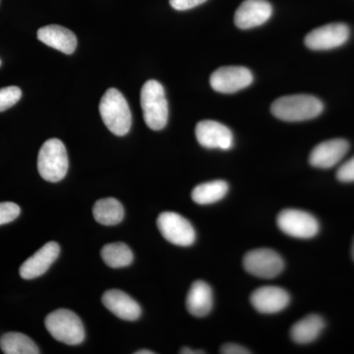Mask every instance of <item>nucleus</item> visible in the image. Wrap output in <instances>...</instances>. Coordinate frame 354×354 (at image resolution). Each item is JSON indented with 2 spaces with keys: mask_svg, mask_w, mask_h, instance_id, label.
Masks as SVG:
<instances>
[{
  "mask_svg": "<svg viewBox=\"0 0 354 354\" xmlns=\"http://www.w3.org/2000/svg\"><path fill=\"white\" fill-rule=\"evenodd\" d=\"M323 102L311 95H292L279 97L272 102V115L288 122L313 120L322 113Z\"/></svg>",
  "mask_w": 354,
  "mask_h": 354,
  "instance_id": "f257e3e1",
  "label": "nucleus"
},
{
  "mask_svg": "<svg viewBox=\"0 0 354 354\" xmlns=\"http://www.w3.org/2000/svg\"><path fill=\"white\" fill-rule=\"evenodd\" d=\"M100 113L106 127L116 136H124L129 132L132 115L124 95L118 88H111L102 95Z\"/></svg>",
  "mask_w": 354,
  "mask_h": 354,
  "instance_id": "f03ea898",
  "label": "nucleus"
},
{
  "mask_svg": "<svg viewBox=\"0 0 354 354\" xmlns=\"http://www.w3.org/2000/svg\"><path fill=\"white\" fill-rule=\"evenodd\" d=\"M141 106L147 127L156 131L164 129L169 120V104L162 84L156 80L144 84Z\"/></svg>",
  "mask_w": 354,
  "mask_h": 354,
  "instance_id": "7ed1b4c3",
  "label": "nucleus"
},
{
  "mask_svg": "<svg viewBox=\"0 0 354 354\" xmlns=\"http://www.w3.org/2000/svg\"><path fill=\"white\" fill-rule=\"evenodd\" d=\"M46 330L53 339L69 346L82 344L85 339V328L81 319L68 309L51 312L44 320Z\"/></svg>",
  "mask_w": 354,
  "mask_h": 354,
  "instance_id": "20e7f679",
  "label": "nucleus"
},
{
  "mask_svg": "<svg viewBox=\"0 0 354 354\" xmlns=\"http://www.w3.org/2000/svg\"><path fill=\"white\" fill-rule=\"evenodd\" d=\"M66 148L60 140L53 138L44 142L38 156V171L44 180L58 183L68 171Z\"/></svg>",
  "mask_w": 354,
  "mask_h": 354,
  "instance_id": "39448f33",
  "label": "nucleus"
},
{
  "mask_svg": "<svg viewBox=\"0 0 354 354\" xmlns=\"http://www.w3.org/2000/svg\"><path fill=\"white\" fill-rule=\"evenodd\" d=\"M277 223L283 234L295 239H312L318 234L320 230L315 216L301 209H283L279 214Z\"/></svg>",
  "mask_w": 354,
  "mask_h": 354,
  "instance_id": "423d86ee",
  "label": "nucleus"
},
{
  "mask_svg": "<svg viewBox=\"0 0 354 354\" xmlns=\"http://www.w3.org/2000/svg\"><path fill=\"white\" fill-rule=\"evenodd\" d=\"M243 267L254 277L269 279L276 278L283 272L285 263L276 251L269 248H259L245 254Z\"/></svg>",
  "mask_w": 354,
  "mask_h": 354,
  "instance_id": "0eeeda50",
  "label": "nucleus"
},
{
  "mask_svg": "<svg viewBox=\"0 0 354 354\" xmlns=\"http://www.w3.org/2000/svg\"><path fill=\"white\" fill-rule=\"evenodd\" d=\"M157 225L162 236L174 245L191 246L196 239V232L189 221L174 212L160 214Z\"/></svg>",
  "mask_w": 354,
  "mask_h": 354,
  "instance_id": "6e6552de",
  "label": "nucleus"
},
{
  "mask_svg": "<svg viewBox=\"0 0 354 354\" xmlns=\"http://www.w3.org/2000/svg\"><path fill=\"white\" fill-rule=\"evenodd\" d=\"M252 82V72L243 66L221 67L209 78L212 88L221 94H234L248 87Z\"/></svg>",
  "mask_w": 354,
  "mask_h": 354,
  "instance_id": "1a4fd4ad",
  "label": "nucleus"
},
{
  "mask_svg": "<svg viewBox=\"0 0 354 354\" xmlns=\"http://www.w3.org/2000/svg\"><path fill=\"white\" fill-rule=\"evenodd\" d=\"M349 28L342 23H332L317 28L305 37L307 48L313 50H329L348 41Z\"/></svg>",
  "mask_w": 354,
  "mask_h": 354,
  "instance_id": "9d476101",
  "label": "nucleus"
},
{
  "mask_svg": "<svg viewBox=\"0 0 354 354\" xmlns=\"http://www.w3.org/2000/svg\"><path fill=\"white\" fill-rule=\"evenodd\" d=\"M197 141L207 149L230 150L234 146V135L230 128L215 120H202L195 129Z\"/></svg>",
  "mask_w": 354,
  "mask_h": 354,
  "instance_id": "9b49d317",
  "label": "nucleus"
},
{
  "mask_svg": "<svg viewBox=\"0 0 354 354\" xmlns=\"http://www.w3.org/2000/svg\"><path fill=\"white\" fill-rule=\"evenodd\" d=\"M251 304L260 313L272 314L283 311L290 304V293L279 286H262L254 290Z\"/></svg>",
  "mask_w": 354,
  "mask_h": 354,
  "instance_id": "f8f14e48",
  "label": "nucleus"
},
{
  "mask_svg": "<svg viewBox=\"0 0 354 354\" xmlns=\"http://www.w3.org/2000/svg\"><path fill=\"white\" fill-rule=\"evenodd\" d=\"M59 253L60 247L57 242L50 241L44 244L39 250L21 265V278L32 279L43 276L57 259Z\"/></svg>",
  "mask_w": 354,
  "mask_h": 354,
  "instance_id": "ddd939ff",
  "label": "nucleus"
},
{
  "mask_svg": "<svg viewBox=\"0 0 354 354\" xmlns=\"http://www.w3.org/2000/svg\"><path fill=\"white\" fill-rule=\"evenodd\" d=\"M348 149V142L344 139H332L322 142L310 153V165L324 169L334 167L344 158Z\"/></svg>",
  "mask_w": 354,
  "mask_h": 354,
  "instance_id": "4468645a",
  "label": "nucleus"
},
{
  "mask_svg": "<svg viewBox=\"0 0 354 354\" xmlns=\"http://www.w3.org/2000/svg\"><path fill=\"white\" fill-rule=\"evenodd\" d=\"M272 13V7L267 0H245L235 12L234 23L239 29H251L267 22Z\"/></svg>",
  "mask_w": 354,
  "mask_h": 354,
  "instance_id": "2eb2a0df",
  "label": "nucleus"
},
{
  "mask_svg": "<svg viewBox=\"0 0 354 354\" xmlns=\"http://www.w3.org/2000/svg\"><path fill=\"white\" fill-rule=\"evenodd\" d=\"M102 301L111 313L122 320L135 321L141 316L142 310L138 302L123 291H106L102 295Z\"/></svg>",
  "mask_w": 354,
  "mask_h": 354,
  "instance_id": "dca6fc26",
  "label": "nucleus"
},
{
  "mask_svg": "<svg viewBox=\"0 0 354 354\" xmlns=\"http://www.w3.org/2000/svg\"><path fill=\"white\" fill-rule=\"evenodd\" d=\"M38 39L41 43L65 53L72 55L76 50L75 34L59 25H48L39 29Z\"/></svg>",
  "mask_w": 354,
  "mask_h": 354,
  "instance_id": "f3484780",
  "label": "nucleus"
},
{
  "mask_svg": "<svg viewBox=\"0 0 354 354\" xmlns=\"http://www.w3.org/2000/svg\"><path fill=\"white\" fill-rule=\"evenodd\" d=\"M186 307L191 315L194 317L201 318L208 315L213 308L211 286L203 281H194L186 298Z\"/></svg>",
  "mask_w": 354,
  "mask_h": 354,
  "instance_id": "a211bd4d",
  "label": "nucleus"
},
{
  "mask_svg": "<svg viewBox=\"0 0 354 354\" xmlns=\"http://www.w3.org/2000/svg\"><path fill=\"white\" fill-rule=\"evenodd\" d=\"M325 328L322 317L311 314L291 327L290 337L297 344H306L315 341Z\"/></svg>",
  "mask_w": 354,
  "mask_h": 354,
  "instance_id": "6ab92c4d",
  "label": "nucleus"
},
{
  "mask_svg": "<svg viewBox=\"0 0 354 354\" xmlns=\"http://www.w3.org/2000/svg\"><path fill=\"white\" fill-rule=\"evenodd\" d=\"M93 215L97 223L104 225H115L124 218V208L114 198L97 200L93 207Z\"/></svg>",
  "mask_w": 354,
  "mask_h": 354,
  "instance_id": "aec40b11",
  "label": "nucleus"
},
{
  "mask_svg": "<svg viewBox=\"0 0 354 354\" xmlns=\"http://www.w3.org/2000/svg\"><path fill=\"white\" fill-rule=\"evenodd\" d=\"M0 348L6 354H39L41 351L32 339L21 333H7L0 337Z\"/></svg>",
  "mask_w": 354,
  "mask_h": 354,
  "instance_id": "412c9836",
  "label": "nucleus"
},
{
  "mask_svg": "<svg viewBox=\"0 0 354 354\" xmlns=\"http://www.w3.org/2000/svg\"><path fill=\"white\" fill-rule=\"evenodd\" d=\"M228 192V184L223 180H214L197 185L192 191L193 201L199 205L213 204L223 199Z\"/></svg>",
  "mask_w": 354,
  "mask_h": 354,
  "instance_id": "4be33fe9",
  "label": "nucleus"
},
{
  "mask_svg": "<svg viewBox=\"0 0 354 354\" xmlns=\"http://www.w3.org/2000/svg\"><path fill=\"white\" fill-rule=\"evenodd\" d=\"M102 260L113 269L127 267L133 262V252L129 246L122 242L106 244L101 251Z\"/></svg>",
  "mask_w": 354,
  "mask_h": 354,
  "instance_id": "5701e85b",
  "label": "nucleus"
},
{
  "mask_svg": "<svg viewBox=\"0 0 354 354\" xmlns=\"http://www.w3.org/2000/svg\"><path fill=\"white\" fill-rule=\"evenodd\" d=\"M22 97V91L16 86L0 88V113L12 108Z\"/></svg>",
  "mask_w": 354,
  "mask_h": 354,
  "instance_id": "b1692460",
  "label": "nucleus"
},
{
  "mask_svg": "<svg viewBox=\"0 0 354 354\" xmlns=\"http://www.w3.org/2000/svg\"><path fill=\"white\" fill-rule=\"evenodd\" d=\"M21 213L20 207L12 202L0 203V225L15 221Z\"/></svg>",
  "mask_w": 354,
  "mask_h": 354,
  "instance_id": "393cba45",
  "label": "nucleus"
},
{
  "mask_svg": "<svg viewBox=\"0 0 354 354\" xmlns=\"http://www.w3.org/2000/svg\"><path fill=\"white\" fill-rule=\"evenodd\" d=\"M337 178L342 183H354V157L342 164L337 171Z\"/></svg>",
  "mask_w": 354,
  "mask_h": 354,
  "instance_id": "a878e982",
  "label": "nucleus"
},
{
  "mask_svg": "<svg viewBox=\"0 0 354 354\" xmlns=\"http://www.w3.org/2000/svg\"><path fill=\"white\" fill-rule=\"evenodd\" d=\"M207 0H169V4L176 10L184 11L201 6Z\"/></svg>",
  "mask_w": 354,
  "mask_h": 354,
  "instance_id": "bb28decb",
  "label": "nucleus"
},
{
  "mask_svg": "<svg viewBox=\"0 0 354 354\" xmlns=\"http://www.w3.org/2000/svg\"><path fill=\"white\" fill-rule=\"evenodd\" d=\"M220 353L223 354H250L251 351L239 344H227L221 346Z\"/></svg>",
  "mask_w": 354,
  "mask_h": 354,
  "instance_id": "cd10ccee",
  "label": "nucleus"
},
{
  "mask_svg": "<svg viewBox=\"0 0 354 354\" xmlns=\"http://www.w3.org/2000/svg\"><path fill=\"white\" fill-rule=\"evenodd\" d=\"M179 353L183 354H199V353H205V351H192V349L184 348L181 349Z\"/></svg>",
  "mask_w": 354,
  "mask_h": 354,
  "instance_id": "c85d7f7f",
  "label": "nucleus"
},
{
  "mask_svg": "<svg viewBox=\"0 0 354 354\" xmlns=\"http://www.w3.org/2000/svg\"><path fill=\"white\" fill-rule=\"evenodd\" d=\"M155 353H153V351H147V349H143V351H136L135 354H153Z\"/></svg>",
  "mask_w": 354,
  "mask_h": 354,
  "instance_id": "c756f323",
  "label": "nucleus"
},
{
  "mask_svg": "<svg viewBox=\"0 0 354 354\" xmlns=\"http://www.w3.org/2000/svg\"><path fill=\"white\" fill-rule=\"evenodd\" d=\"M353 258L354 260V241H353Z\"/></svg>",
  "mask_w": 354,
  "mask_h": 354,
  "instance_id": "7c9ffc66",
  "label": "nucleus"
},
{
  "mask_svg": "<svg viewBox=\"0 0 354 354\" xmlns=\"http://www.w3.org/2000/svg\"><path fill=\"white\" fill-rule=\"evenodd\" d=\"M0 65H1V60H0Z\"/></svg>",
  "mask_w": 354,
  "mask_h": 354,
  "instance_id": "2f4dec72",
  "label": "nucleus"
}]
</instances>
